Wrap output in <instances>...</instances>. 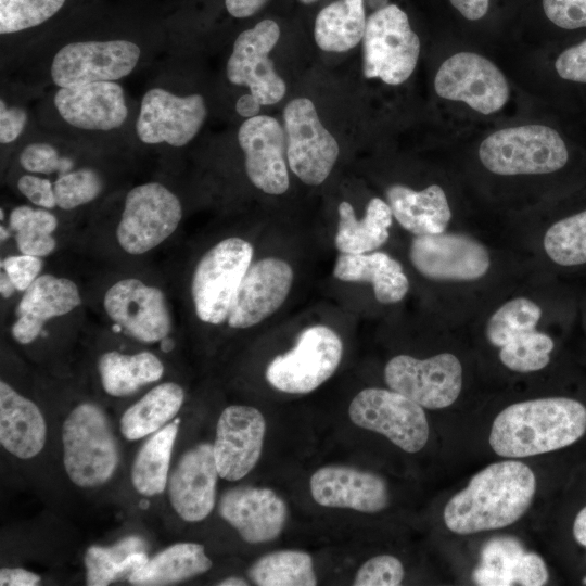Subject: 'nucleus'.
<instances>
[{
  "label": "nucleus",
  "instance_id": "nucleus-1",
  "mask_svg": "<svg viewBox=\"0 0 586 586\" xmlns=\"http://www.w3.org/2000/svg\"><path fill=\"white\" fill-rule=\"evenodd\" d=\"M535 492L536 477L530 467L514 460L496 462L450 498L444 522L461 535L506 527L524 514Z\"/></svg>",
  "mask_w": 586,
  "mask_h": 586
},
{
  "label": "nucleus",
  "instance_id": "nucleus-2",
  "mask_svg": "<svg viewBox=\"0 0 586 586\" xmlns=\"http://www.w3.org/2000/svg\"><path fill=\"white\" fill-rule=\"evenodd\" d=\"M586 432V407L573 398L547 397L512 404L495 418L492 449L524 458L564 448Z\"/></svg>",
  "mask_w": 586,
  "mask_h": 586
},
{
  "label": "nucleus",
  "instance_id": "nucleus-3",
  "mask_svg": "<svg viewBox=\"0 0 586 586\" xmlns=\"http://www.w3.org/2000/svg\"><path fill=\"white\" fill-rule=\"evenodd\" d=\"M62 443L65 471L77 486H99L114 474L119 462L118 445L99 406H76L63 423Z\"/></svg>",
  "mask_w": 586,
  "mask_h": 586
},
{
  "label": "nucleus",
  "instance_id": "nucleus-4",
  "mask_svg": "<svg viewBox=\"0 0 586 586\" xmlns=\"http://www.w3.org/2000/svg\"><path fill=\"white\" fill-rule=\"evenodd\" d=\"M482 164L502 176L540 175L561 169L569 153L564 141L545 125L500 129L483 140L479 149Z\"/></svg>",
  "mask_w": 586,
  "mask_h": 586
},
{
  "label": "nucleus",
  "instance_id": "nucleus-5",
  "mask_svg": "<svg viewBox=\"0 0 586 586\" xmlns=\"http://www.w3.org/2000/svg\"><path fill=\"white\" fill-rule=\"evenodd\" d=\"M362 47L365 77L380 78L388 85L407 80L420 54L419 37L396 4H387L367 18Z\"/></svg>",
  "mask_w": 586,
  "mask_h": 586
},
{
  "label": "nucleus",
  "instance_id": "nucleus-6",
  "mask_svg": "<svg viewBox=\"0 0 586 586\" xmlns=\"http://www.w3.org/2000/svg\"><path fill=\"white\" fill-rule=\"evenodd\" d=\"M252 257V244L235 237L221 240L202 256L191 285L195 313L202 321L219 324L227 320Z\"/></svg>",
  "mask_w": 586,
  "mask_h": 586
},
{
  "label": "nucleus",
  "instance_id": "nucleus-7",
  "mask_svg": "<svg viewBox=\"0 0 586 586\" xmlns=\"http://www.w3.org/2000/svg\"><path fill=\"white\" fill-rule=\"evenodd\" d=\"M343 355L337 333L323 324L304 329L295 346L275 357L266 379L275 388L289 394H306L318 388L336 371Z\"/></svg>",
  "mask_w": 586,
  "mask_h": 586
},
{
  "label": "nucleus",
  "instance_id": "nucleus-8",
  "mask_svg": "<svg viewBox=\"0 0 586 586\" xmlns=\"http://www.w3.org/2000/svg\"><path fill=\"white\" fill-rule=\"evenodd\" d=\"M348 416L357 426L384 435L407 453L420 451L429 440L423 407L393 390L360 391L349 404Z\"/></svg>",
  "mask_w": 586,
  "mask_h": 586
},
{
  "label": "nucleus",
  "instance_id": "nucleus-9",
  "mask_svg": "<svg viewBox=\"0 0 586 586\" xmlns=\"http://www.w3.org/2000/svg\"><path fill=\"white\" fill-rule=\"evenodd\" d=\"M181 217L179 199L165 186H137L126 196L116 229L117 241L131 255L146 253L173 234Z\"/></svg>",
  "mask_w": 586,
  "mask_h": 586
},
{
  "label": "nucleus",
  "instance_id": "nucleus-10",
  "mask_svg": "<svg viewBox=\"0 0 586 586\" xmlns=\"http://www.w3.org/2000/svg\"><path fill=\"white\" fill-rule=\"evenodd\" d=\"M283 118L290 169L306 184H321L339 156L335 138L323 127L314 103L307 98L290 101Z\"/></svg>",
  "mask_w": 586,
  "mask_h": 586
},
{
  "label": "nucleus",
  "instance_id": "nucleus-11",
  "mask_svg": "<svg viewBox=\"0 0 586 586\" xmlns=\"http://www.w3.org/2000/svg\"><path fill=\"white\" fill-rule=\"evenodd\" d=\"M388 387L428 409L446 408L455 403L462 387V367L450 353L426 359L397 355L385 366Z\"/></svg>",
  "mask_w": 586,
  "mask_h": 586
},
{
  "label": "nucleus",
  "instance_id": "nucleus-12",
  "mask_svg": "<svg viewBox=\"0 0 586 586\" xmlns=\"http://www.w3.org/2000/svg\"><path fill=\"white\" fill-rule=\"evenodd\" d=\"M409 256L419 273L435 281H474L491 267L486 246L463 233L416 235Z\"/></svg>",
  "mask_w": 586,
  "mask_h": 586
},
{
  "label": "nucleus",
  "instance_id": "nucleus-13",
  "mask_svg": "<svg viewBox=\"0 0 586 586\" xmlns=\"http://www.w3.org/2000/svg\"><path fill=\"white\" fill-rule=\"evenodd\" d=\"M434 88L440 97L462 101L485 115L499 111L509 98V86L499 68L472 52H459L445 60Z\"/></svg>",
  "mask_w": 586,
  "mask_h": 586
},
{
  "label": "nucleus",
  "instance_id": "nucleus-14",
  "mask_svg": "<svg viewBox=\"0 0 586 586\" xmlns=\"http://www.w3.org/2000/svg\"><path fill=\"white\" fill-rule=\"evenodd\" d=\"M139 58L140 48L128 40L73 42L55 54L51 76L61 88L114 81L127 76Z\"/></svg>",
  "mask_w": 586,
  "mask_h": 586
},
{
  "label": "nucleus",
  "instance_id": "nucleus-15",
  "mask_svg": "<svg viewBox=\"0 0 586 586\" xmlns=\"http://www.w3.org/2000/svg\"><path fill=\"white\" fill-rule=\"evenodd\" d=\"M279 37L277 22L263 20L238 36L227 63L229 81L247 87L262 105L278 103L285 94V82L269 58Z\"/></svg>",
  "mask_w": 586,
  "mask_h": 586
},
{
  "label": "nucleus",
  "instance_id": "nucleus-16",
  "mask_svg": "<svg viewBox=\"0 0 586 586\" xmlns=\"http://www.w3.org/2000/svg\"><path fill=\"white\" fill-rule=\"evenodd\" d=\"M103 305L109 317L140 342L163 341L171 330L164 292L139 279L127 278L114 283L106 291Z\"/></svg>",
  "mask_w": 586,
  "mask_h": 586
},
{
  "label": "nucleus",
  "instance_id": "nucleus-17",
  "mask_svg": "<svg viewBox=\"0 0 586 586\" xmlns=\"http://www.w3.org/2000/svg\"><path fill=\"white\" fill-rule=\"evenodd\" d=\"M205 117L206 105L202 95L178 97L153 88L142 98L136 131L144 143L166 142L182 146L195 137Z\"/></svg>",
  "mask_w": 586,
  "mask_h": 586
},
{
  "label": "nucleus",
  "instance_id": "nucleus-18",
  "mask_svg": "<svg viewBox=\"0 0 586 586\" xmlns=\"http://www.w3.org/2000/svg\"><path fill=\"white\" fill-rule=\"evenodd\" d=\"M266 421L251 406L232 405L221 412L213 444L219 476L227 481L244 477L262 455Z\"/></svg>",
  "mask_w": 586,
  "mask_h": 586
},
{
  "label": "nucleus",
  "instance_id": "nucleus-19",
  "mask_svg": "<svg viewBox=\"0 0 586 586\" xmlns=\"http://www.w3.org/2000/svg\"><path fill=\"white\" fill-rule=\"evenodd\" d=\"M293 282L291 266L279 258L251 264L233 296L227 322L245 329L271 316L285 301Z\"/></svg>",
  "mask_w": 586,
  "mask_h": 586
},
{
  "label": "nucleus",
  "instance_id": "nucleus-20",
  "mask_svg": "<svg viewBox=\"0 0 586 586\" xmlns=\"http://www.w3.org/2000/svg\"><path fill=\"white\" fill-rule=\"evenodd\" d=\"M238 140L251 182L265 193L283 194L290 181L284 157L285 137L278 120L267 115L247 118L239 128Z\"/></svg>",
  "mask_w": 586,
  "mask_h": 586
},
{
  "label": "nucleus",
  "instance_id": "nucleus-21",
  "mask_svg": "<svg viewBox=\"0 0 586 586\" xmlns=\"http://www.w3.org/2000/svg\"><path fill=\"white\" fill-rule=\"evenodd\" d=\"M218 512L250 544L278 538L288 518L286 504L275 491L254 486L228 489Z\"/></svg>",
  "mask_w": 586,
  "mask_h": 586
},
{
  "label": "nucleus",
  "instance_id": "nucleus-22",
  "mask_svg": "<svg viewBox=\"0 0 586 586\" xmlns=\"http://www.w3.org/2000/svg\"><path fill=\"white\" fill-rule=\"evenodd\" d=\"M218 477L212 444L201 443L182 455L168 481L170 504L182 520L199 522L212 512Z\"/></svg>",
  "mask_w": 586,
  "mask_h": 586
},
{
  "label": "nucleus",
  "instance_id": "nucleus-23",
  "mask_svg": "<svg viewBox=\"0 0 586 586\" xmlns=\"http://www.w3.org/2000/svg\"><path fill=\"white\" fill-rule=\"evenodd\" d=\"M314 500L323 507L374 513L388 506L386 482L379 475L348 466H326L310 477Z\"/></svg>",
  "mask_w": 586,
  "mask_h": 586
},
{
  "label": "nucleus",
  "instance_id": "nucleus-24",
  "mask_svg": "<svg viewBox=\"0 0 586 586\" xmlns=\"http://www.w3.org/2000/svg\"><path fill=\"white\" fill-rule=\"evenodd\" d=\"M54 105L69 125L87 130L117 128L128 114L124 90L113 81L61 88Z\"/></svg>",
  "mask_w": 586,
  "mask_h": 586
},
{
  "label": "nucleus",
  "instance_id": "nucleus-25",
  "mask_svg": "<svg viewBox=\"0 0 586 586\" xmlns=\"http://www.w3.org/2000/svg\"><path fill=\"white\" fill-rule=\"evenodd\" d=\"M81 303L75 282L53 275L39 276L16 306V321L11 328L14 340L21 344L34 342L47 321L64 316Z\"/></svg>",
  "mask_w": 586,
  "mask_h": 586
},
{
  "label": "nucleus",
  "instance_id": "nucleus-26",
  "mask_svg": "<svg viewBox=\"0 0 586 586\" xmlns=\"http://www.w3.org/2000/svg\"><path fill=\"white\" fill-rule=\"evenodd\" d=\"M472 576L483 586H540L548 581V570L543 558L526 552L517 538L496 537L484 545Z\"/></svg>",
  "mask_w": 586,
  "mask_h": 586
},
{
  "label": "nucleus",
  "instance_id": "nucleus-27",
  "mask_svg": "<svg viewBox=\"0 0 586 586\" xmlns=\"http://www.w3.org/2000/svg\"><path fill=\"white\" fill-rule=\"evenodd\" d=\"M47 425L39 408L7 382H0V443L20 459L38 455L46 443Z\"/></svg>",
  "mask_w": 586,
  "mask_h": 586
},
{
  "label": "nucleus",
  "instance_id": "nucleus-28",
  "mask_svg": "<svg viewBox=\"0 0 586 586\" xmlns=\"http://www.w3.org/2000/svg\"><path fill=\"white\" fill-rule=\"evenodd\" d=\"M386 199L398 224L415 235L442 233L451 219L446 194L437 184L421 191L393 184L386 190Z\"/></svg>",
  "mask_w": 586,
  "mask_h": 586
},
{
  "label": "nucleus",
  "instance_id": "nucleus-29",
  "mask_svg": "<svg viewBox=\"0 0 586 586\" xmlns=\"http://www.w3.org/2000/svg\"><path fill=\"white\" fill-rule=\"evenodd\" d=\"M333 276L346 282H369L378 302L394 304L409 290V281L399 262L383 252L341 253Z\"/></svg>",
  "mask_w": 586,
  "mask_h": 586
},
{
  "label": "nucleus",
  "instance_id": "nucleus-30",
  "mask_svg": "<svg viewBox=\"0 0 586 586\" xmlns=\"http://www.w3.org/2000/svg\"><path fill=\"white\" fill-rule=\"evenodd\" d=\"M337 213L335 246L341 253L373 252L388 240L393 214L388 204L380 198L368 202L365 216L360 220L346 201L339 204Z\"/></svg>",
  "mask_w": 586,
  "mask_h": 586
},
{
  "label": "nucleus",
  "instance_id": "nucleus-31",
  "mask_svg": "<svg viewBox=\"0 0 586 586\" xmlns=\"http://www.w3.org/2000/svg\"><path fill=\"white\" fill-rule=\"evenodd\" d=\"M212 565L204 546L178 543L148 560L128 579L135 585H169L203 574Z\"/></svg>",
  "mask_w": 586,
  "mask_h": 586
},
{
  "label": "nucleus",
  "instance_id": "nucleus-32",
  "mask_svg": "<svg viewBox=\"0 0 586 586\" xmlns=\"http://www.w3.org/2000/svg\"><path fill=\"white\" fill-rule=\"evenodd\" d=\"M366 24L365 0H335L317 14L315 41L323 51H348L362 40Z\"/></svg>",
  "mask_w": 586,
  "mask_h": 586
},
{
  "label": "nucleus",
  "instance_id": "nucleus-33",
  "mask_svg": "<svg viewBox=\"0 0 586 586\" xmlns=\"http://www.w3.org/2000/svg\"><path fill=\"white\" fill-rule=\"evenodd\" d=\"M104 391L114 397H124L141 386L160 380L164 366L151 352L128 355L116 351L104 353L98 362Z\"/></svg>",
  "mask_w": 586,
  "mask_h": 586
},
{
  "label": "nucleus",
  "instance_id": "nucleus-34",
  "mask_svg": "<svg viewBox=\"0 0 586 586\" xmlns=\"http://www.w3.org/2000/svg\"><path fill=\"white\" fill-rule=\"evenodd\" d=\"M184 392L174 382L162 383L130 406L120 419V432L128 441L157 432L180 410Z\"/></svg>",
  "mask_w": 586,
  "mask_h": 586
},
{
  "label": "nucleus",
  "instance_id": "nucleus-35",
  "mask_svg": "<svg viewBox=\"0 0 586 586\" xmlns=\"http://www.w3.org/2000/svg\"><path fill=\"white\" fill-rule=\"evenodd\" d=\"M179 420L167 424L141 447L131 468V482L138 493L154 496L164 492Z\"/></svg>",
  "mask_w": 586,
  "mask_h": 586
},
{
  "label": "nucleus",
  "instance_id": "nucleus-36",
  "mask_svg": "<svg viewBox=\"0 0 586 586\" xmlns=\"http://www.w3.org/2000/svg\"><path fill=\"white\" fill-rule=\"evenodd\" d=\"M249 578L258 586H315L313 559L300 550H278L257 559L247 570Z\"/></svg>",
  "mask_w": 586,
  "mask_h": 586
},
{
  "label": "nucleus",
  "instance_id": "nucleus-37",
  "mask_svg": "<svg viewBox=\"0 0 586 586\" xmlns=\"http://www.w3.org/2000/svg\"><path fill=\"white\" fill-rule=\"evenodd\" d=\"M543 244L548 257L560 266L586 264V209L550 226Z\"/></svg>",
  "mask_w": 586,
  "mask_h": 586
},
{
  "label": "nucleus",
  "instance_id": "nucleus-38",
  "mask_svg": "<svg viewBox=\"0 0 586 586\" xmlns=\"http://www.w3.org/2000/svg\"><path fill=\"white\" fill-rule=\"evenodd\" d=\"M542 308L527 297H515L501 305L488 319L486 337L497 347L511 342L524 332L536 329Z\"/></svg>",
  "mask_w": 586,
  "mask_h": 586
},
{
  "label": "nucleus",
  "instance_id": "nucleus-39",
  "mask_svg": "<svg viewBox=\"0 0 586 586\" xmlns=\"http://www.w3.org/2000/svg\"><path fill=\"white\" fill-rule=\"evenodd\" d=\"M553 347V340L548 334L534 329L500 347L499 358L512 371L533 372L549 364Z\"/></svg>",
  "mask_w": 586,
  "mask_h": 586
},
{
  "label": "nucleus",
  "instance_id": "nucleus-40",
  "mask_svg": "<svg viewBox=\"0 0 586 586\" xmlns=\"http://www.w3.org/2000/svg\"><path fill=\"white\" fill-rule=\"evenodd\" d=\"M65 0H0V33L35 27L53 16Z\"/></svg>",
  "mask_w": 586,
  "mask_h": 586
},
{
  "label": "nucleus",
  "instance_id": "nucleus-41",
  "mask_svg": "<svg viewBox=\"0 0 586 586\" xmlns=\"http://www.w3.org/2000/svg\"><path fill=\"white\" fill-rule=\"evenodd\" d=\"M56 206L73 209L93 201L102 190V180L92 169L65 173L53 183Z\"/></svg>",
  "mask_w": 586,
  "mask_h": 586
},
{
  "label": "nucleus",
  "instance_id": "nucleus-42",
  "mask_svg": "<svg viewBox=\"0 0 586 586\" xmlns=\"http://www.w3.org/2000/svg\"><path fill=\"white\" fill-rule=\"evenodd\" d=\"M405 575L402 562L394 556L380 555L367 560L357 571L354 586H397Z\"/></svg>",
  "mask_w": 586,
  "mask_h": 586
},
{
  "label": "nucleus",
  "instance_id": "nucleus-43",
  "mask_svg": "<svg viewBox=\"0 0 586 586\" xmlns=\"http://www.w3.org/2000/svg\"><path fill=\"white\" fill-rule=\"evenodd\" d=\"M20 163L30 173L52 174L59 169L67 170L72 163L61 158L58 151L48 143H31L20 155Z\"/></svg>",
  "mask_w": 586,
  "mask_h": 586
},
{
  "label": "nucleus",
  "instance_id": "nucleus-44",
  "mask_svg": "<svg viewBox=\"0 0 586 586\" xmlns=\"http://www.w3.org/2000/svg\"><path fill=\"white\" fill-rule=\"evenodd\" d=\"M87 585L105 586L118 579L117 562L109 548L91 546L85 553Z\"/></svg>",
  "mask_w": 586,
  "mask_h": 586
},
{
  "label": "nucleus",
  "instance_id": "nucleus-45",
  "mask_svg": "<svg viewBox=\"0 0 586 586\" xmlns=\"http://www.w3.org/2000/svg\"><path fill=\"white\" fill-rule=\"evenodd\" d=\"M550 22L563 29L586 27V0H543Z\"/></svg>",
  "mask_w": 586,
  "mask_h": 586
},
{
  "label": "nucleus",
  "instance_id": "nucleus-46",
  "mask_svg": "<svg viewBox=\"0 0 586 586\" xmlns=\"http://www.w3.org/2000/svg\"><path fill=\"white\" fill-rule=\"evenodd\" d=\"M9 224L15 233H52L58 227V219L46 209L22 205L13 208Z\"/></svg>",
  "mask_w": 586,
  "mask_h": 586
},
{
  "label": "nucleus",
  "instance_id": "nucleus-47",
  "mask_svg": "<svg viewBox=\"0 0 586 586\" xmlns=\"http://www.w3.org/2000/svg\"><path fill=\"white\" fill-rule=\"evenodd\" d=\"M1 268L11 279L16 291L24 292L39 277L42 260L38 256L27 254L14 255L3 259Z\"/></svg>",
  "mask_w": 586,
  "mask_h": 586
},
{
  "label": "nucleus",
  "instance_id": "nucleus-48",
  "mask_svg": "<svg viewBox=\"0 0 586 586\" xmlns=\"http://www.w3.org/2000/svg\"><path fill=\"white\" fill-rule=\"evenodd\" d=\"M555 67L561 78L586 84V39L564 50Z\"/></svg>",
  "mask_w": 586,
  "mask_h": 586
},
{
  "label": "nucleus",
  "instance_id": "nucleus-49",
  "mask_svg": "<svg viewBox=\"0 0 586 586\" xmlns=\"http://www.w3.org/2000/svg\"><path fill=\"white\" fill-rule=\"evenodd\" d=\"M17 187L31 203L43 208L56 206L54 188L48 179L24 175L18 179Z\"/></svg>",
  "mask_w": 586,
  "mask_h": 586
},
{
  "label": "nucleus",
  "instance_id": "nucleus-50",
  "mask_svg": "<svg viewBox=\"0 0 586 586\" xmlns=\"http://www.w3.org/2000/svg\"><path fill=\"white\" fill-rule=\"evenodd\" d=\"M27 120L26 112L21 107L8 109L4 101L0 102V141L13 142L22 133Z\"/></svg>",
  "mask_w": 586,
  "mask_h": 586
},
{
  "label": "nucleus",
  "instance_id": "nucleus-51",
  "mask_svg": "<svg viewBox=\"0 0 586 586\" xmlns=\"http://www.w3.org/2000/svg\"><path fill=\"white\" fill-rule=\"evenodd\" d=\"M15 241L22 254L43 257L56 246L52 233H15Z\"/></svg>",
  "mask_w": 586,
  "mask_h": 586
},
{
  "label": "nucleus",
  "instance_id": "nucleus-52",
  "mask_svg": "<svg viewBox=\"0 0 586 586\" xmlns=\"http://www.w3.org/2000/svg\"><path fill=\"white\" fill-rule=\"evenodd\" d=\"M40 576L21 568H3L0 570L1 586H35L40 583Z\"/></svg>",
  "mask_w": 586,
  "mask_h": 586
},
{
  "label": "nucleus",
  "instance_id": "nucleus-53",
  "mask_svg": "<svg viewBox=\"0 0 586 586\" xmlns=\"http://www.w3.org/2000/svg\"><path fill=\"white\" fill-rule=\"evenodd\" d=\"M268 0H225L226 9L237 18H245L257 13Z\"/></svg>",
  "mask_w": 586,
  "mask_h": 586
},
{
  "label": "nucleus",
  "instance_id": "nucleus-54",
  "mask_svg": "<svg viewBox=\"0 0 586 586\" xmlns=\"http://www.w3.org/2000/svg\"><path fill=\"white\" fill-rule=\"evenodd\" d=\"M450 3L468 20L482 18L487 10L489 0H449Z\"/></svg>",
  "mask_w": 586,
  "mask_h": 586
},
{
  "label": "nucleus",
  "instance_id": "nucleus-55",
  "mask_svg": "<svg viewBox=\"0 0 586 586\" xmlns=\"http://www.w3.org/2000/svg\"><path fill=\"white\" fill-rule=\"evenodd\" d=\"M262 104L253 97L252 93L240 97L235 104L237 112L243 117H254L260 110Z\"/></svg>",
  "mask_w": 586,
  "mask_h": 586
},
{
  "label": "nucleus",
  "instance_id": "nucleus-56",
  "mask_svg": "<svg viewBox=\"0 0 586 586\" xmlns=\"http://www.w3.org/2000/svg\"><path fill=\"white\" fill-rule=\"evenodd\" d=\"M573 535L579 545L586 547V507L576 515L573 523Z\"/></svg>",
  "mask_w": 586,
  "mask_h": 586
},
{
  "label": "nucleus",
  "instance_id": "nucleus-57",
  "mask_svg": "<svg viewBox=\"0 0 586 586\" xmlns=\"http://www.w3.org/2000/svg\"><path fill=\"white\" fill-rule=\"evenodd\" d=\"M15 291L16 289L12 283L11 279L9 278L7 272L2 270L0 277V293L2 297L9 298Z\"/></svg>",
  "mask_w": 586,
  "mask_h": 586
},
{
  "label": "nucleus",
  "instance_id": "nucleus-58",
  "mask_svg": "<svg viewBox=\"0 0 586 586\" xmlns=\"http://www.w3.org/2000/svg\"><path fill=\"white\" fill-rule=\"evenodd\" d=\"M220 586H246L249 583L241 577L230 576L218 583Z\"/></svg>",
  "mask_w": 586,
  "mask_h": 586
},
{
  "label": "nucleus",
  "instance_id": "nucleus-59",
  "mask_svg": "<svg viewBox=\"0 0 586 586\" xmlns=\"http://www.w3.org/2000/svg\"><path fill=\"white\" fill-rule=\"evenodd\" d=\"M368 2L369 5L374 9V11L387 5V0H368Z\"/></svg>",
  "mask_w": 586,
  "mask_h": 586
},
{
  "label": "nucleus",
  "instance_id": "nucleus-60",
  "mask_svg": "<svg viewBox=\"0 0 586 586\" xmlns=\"http://www.w3.org/2000/svg\"><path fill=\"white\" fill-rule=\"evenodd\" d=\"M298 1H301L304 4H311V3L316 2L317 0H298Z\"/></svg>",
  "mask_w": 586,
  "mask_h": 586
}]
</instances>
